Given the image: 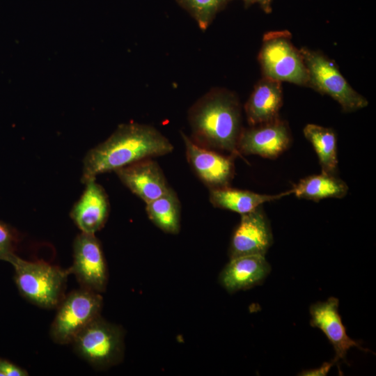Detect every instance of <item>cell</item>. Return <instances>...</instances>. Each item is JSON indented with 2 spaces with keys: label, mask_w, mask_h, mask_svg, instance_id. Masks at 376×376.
Instances as JSON below:
<instances>
[{
  "label": "cell",
  "mask_w": 376,
  "mask_h": 376,
  "mask_svg": "<svg viewBox=\"0 0 376 376\" xmlns=\"http://www.w3.org/2000/svg\"><path fill=\"white\" fill-rule=\"evenodd\" d=\"M270 271L265 256H238L230 258L220 274L219 281L228 292L233 293L260 284Z\"/></svg>",
  "instance_id": "15"
},
{
  "label": "cell",
  "mask_w": 376,
  "mask_h": 376,
  "mask_svg": "<svg viewBox=\"0 0 376 376\" xmlns=\"http://www.w3.org/2000/svg\"><path fill=\"white\" fill-rule=\"evenodd\" d=\"M229 0H176L178 3L196 20L202 30H205L216 15Z\"/></svg>",
  "instance_id": "21"
},
{
  "label": "cell",
  "mask_w": 376,
  "mask_h": 376,
  "mask_svg": "<svg viewBox=\"0 0 376 376\" xmlns=\"http://www.w3.org/2000/svg\"><path fill=\"white\" fill-rule=\"evenodd\" d=\"M115 172L120 181L146 203L162 196L171 188L161 168L151 158L134 162Z\"/></svg>",
  "instance_id": "13"
},
{
  "label": "cell",
  "mask_w": 376,
  "mask_h": 376,
  "mask_svg": "<svg viewBox=\"0 0 376 376\" xmlns=\"http://www.w3.org/2000/svg\"><path fill=\"white\" fill-rule=\"evenodd\" d=\"M102 306L99 292L83 288L72 292L59 304L50 328L52 340L61 345L72 343L80 331L100 315Z\"/></svg>",
  "instance_id": "7"
},
{
  "label": "cell",
  "mask_w": 376,
  "mask_h": 376,
  "mask_svg": "<svg viewBox=\"0 0 376 376\" xmlns=\"http://www.w3.org/2000/svg\"><path fill=\"white\" fill-rule=\"evenodd\" d=\"M246 4L258 3L266 13L272 10V3L273 0H243Z\"/></svg>",
  "instance_id": "25"
},
{
  "label": "cell",
  "mask_w": 376,
  "mask_h": 376,
  "mask_svg": "<svg viewBox=\"0 0 376 376\" xmlns=\"http://www.w3.org/2000/svg\"><path fill=\"white\" fill-rule=\"evenodd\" d=\"M193 139L198 145L240 155L237 143L242 132L241 108L231 92L214 88L201 97L189 111Z\"/></svg>",
  "instance_id": "2"
},
{
  "label": "cell",
  "mask_w": 376,
  "mask_h": 376,
  "mask_svg": "<svg viewBox=\"0 0 376 376\" xmlns=\"http://www.w3.org/2000/svg\"><path fill=\"white\" fill-rule=\"evenodd\" d=\"M15 271V282L20 294L42 308L58 306L70 270L42 261H28L14 254L8 261Z\"/></svg>",
  "instance_id": "3"
},
{
  "label": "cell",
  "mask_w": 376,
  "mask_h": 376,
  "mask_svg": "<svg viewBox=\"0 0 376 376\" xmlns=\"http://www.w3.org/2000/svg\"><path fill=\"white\" fill-rule=\"evenodd\" d=\"M76 353L93 367L103 370L120 363L124 354V333L100 315L72 342Z\"/></svg>",
  "instance_id": "4"
},
{
  "label": "cell",
  "mask_w": 376,
  "mask_h": 376,
  "mask_svg": "<svg viewBox=\"0 0 376 376\" xmlns=\"http://www.w3.org/2000/svg\"><path fill=\"white\" fill-rule=\"evenodd\" d=\"M291 194L292 189L278 194L267 195L226 187L210 189V201L214 207L242 215L253 211L264 203L276 201Z\"/></svg>",
  "instance_id": "17"
},
{
  "label": "cell",
  "mask_w": 376,
  "mask_h": 376,
  "mask_svg": "<svg viewBox=\"0 0 376 376\" xmlns=\"http://www.w3.org/2000/svg\"><path fill=\"white\" fill-rule=\"evenodd\" d=\"M28 372L15 363L0 358V376H27Z\"/></svg>",
  "instance_id": "23"
},
{
  "label": "cell",
  "mask_w": 376,
  "mask_h": 376,
  "mask_svg": "<svg viewBox=\"0 0 376 376\" xmlns=\"http://www.w3.org/2000/svg\"><path fill=\"white\" fill-rule=\"evenodd\" d=\"M339 301L336 297H329L324 301H318L310 307V324L320 329L334 347L335 364L339 367V361L347 363L346 357L348 350L353 347L364 352H369L358 342L348 336L338 312Z\"/></svg>",
  "instance_id": "11"
},
{
  "label": "cell",
  "mask_w": 376,
  "mask_h": 376,
  "mask_svg": "<svg viewBox=\"0 0 376 376\" xmlns=\"http://www.w3.org/2000/svg\"><path fill=\"white\" fill-rule=\"evenodd\" d=\"M290 141L288 125L277 118L248 129H242L237 150L240 155H256L274 159L289 147Z\"/></svg>",
  "instance_id": "10"
},
{
  "label": "cell",
  "mask_w": 376,
  "mask_h": 376,
  "mask_svg": "<svg viewBox=\"0 0 376 376\" xmlns=\"http://www.w3.org/2000/svg\"><path fill=\"white\" fill-rule=\"evenodd\" d=\"M273 242L269 221L260 205L241 215L229 248L230 258L249 256H265Z\"/></svg>",
  "instance_id": "9"
},
{
  "label": "cell",
  "mask_w": 376,
  "mask_h": 376,
  "mask_svg": "<svg viewBox=\"0 0 376 376\" xmlns=\"http://www.w3.org/2000/svg\"><path fill=\"white\" fill-rule=\"evenodd\" d=\"M299 52L308 72V86L329 95L345 112L354 111L368 104L367 100L347 83L331 60L307 48H301Z\"/></svg>",
  "instance_id": "6"
},
{
  "label": "cell",
  "mask_w": 376,
  "mask_h": 376,
  "mask_svg": "<svg viewBox=\"0 0 376 376\" xmlns=\"http://www.w3.org/2000/svg\"><path fill=\"white\" fill-rule=\"evenodd\" d=\"M299 198L319 201L328 198H341L348 191V186L336 175L322 173L306 177L292 188Z\"/></svg>",
  "instance_id": "18"
},
{
  "label": "cell",
  "mask_w": 376,
  "mask_h": 376,
  "mask_svg": "<svg viewBox=\"0 0 376 376\" xmlns=\"http://www.w3.org/2000/svg\"><path fill=\"white\" fill-rule=\"evenodd\" d=\"M85 189L70 212V217L82 233L95 234L107 221L109 203L104 188L90 179Z\"/></svg>",
  "instance_id": "14"
},
{
  "label": "cell",
  "mask_w": 376,
  "mask_h": 376,
  "mask_svg": "<svg viewBox=\"0 0 376 376\" xmlns=\"http://www.w3.org/2000/svg\"><path fill=\"white\" fill-rule=\"evenodd\" d=\"M17 234L8 225L0 221V260L8 262L14 255Z\"/></svg>",
  "instance_id": "22"
},
{
  "label": "cell",
  "mask_w": 376,
  "mask_h": 376,
  "mask_svg": "<svg viewBox=\"0 0 376 376\" xmlns=\"http://www.w3.org/2000/svg\"><path fill=\"white\" fill-rule=\"evenodd\" d=\"M187 161L199 178L211 189L228 187L234 175L232 156L202 147L182 133Z\"/></svg>",
  "instance_id": "12"
},
{
  "label": "cell",
  "mask_w": 376,
  "mask_h": 376,
  "mask_svg": "<svg viewBox=\"0 0 376 376\" xmlns=\"http://www.w3.org/2000/svg\"><path fill=\"white\" fill-rule=\"evenodd\" d=\"M173 150L169 140L155 127L139 123L122 124L104 142L86 153L81 180L85 183L99 174L165 155Z\"/></svg>",
  "instance_id": "1"
},
{
  "label": "cell",
  "mask_w": 376,
  "mask_h": 376,
  "mask_svg": "<svg viewBox=\"0 0 376 376\" xmlns=\"http://www.w3.org/2000/svg\"><path fill=\"white\" fill-rule=\"evenodd\" d=\"M258 60L264 77L299 86H308V72L299 50L290 41L287 31L267 33L263 41Z\"/></svg>",
  "instance_id": "5"
},
{
  "label": "cell",
  "mask_w": 376,
  "mask_h": 376,
  "mask_svg": "<svg viewBox=\"0 0 376 376\" xmlns=\"http://www.w3.org/2000/svg\"><path fill=\"white\" fill-rule=\"evenodd\" d=\"M281 82L264 77L254 87L245 106L251 126L265 123L278 117L282 105Z\"/></svg>",
  "instance_id": "16"
},
{
  "label": "cell",
  "mask_w": 376,
  "mask_h": 376,
  "mask_svg": "<svg viewBox=\"0 0 376 376\" xmlns=\"http://www.w3.org/2000/svg\"><path fill=\"white\" fill-rule=\"evenodd\" d=\"M334 364L335 363L333 360L329 362H324L319 368L303 370L299 375L303 376H324L327 375Z\"/></svg>",
  "instance_id": "24"
},
{
  "label": "cell",
  "mask_w": 376,
  "mask_h": 376,
  "mask_svg": "<svg viewBox=\"0 0 376 376\" xmlns=\"http://www.w3.org/2000/svg\"><path fill=\"white\" fill-rule=\"evenodd\" d=\"M83 288L105 290L108 274L101 244L95 234L81 232L73 244V264L69 269Z\"/></svg>",
  "instance_id": "8"
},
{
  "label": "cell",
  "mask_w": 376,
  "mask_h": 376,
  "mask_svg": "<svg viewBox=\"0 0 376 376\" xmlns=\"http://www.w3.org/2000/svg\"><path fill=\"white\" fill-rule=\"evenodd\" d=\"M146 204L148 218L154 224L165 233H178L180 228V204L171 188L162 196Z\"/></svg>",
  "instance_id": "20"
},
{
  "label": "cell",
  "mask_w": 376,
  "mask_h": 376,
  "mask_svg": "<svg viewBox=\"0 0 376 376\" xmlns=\"http://www.w3.org/2000/svg\"><path fill=\"white\" fill-rule=\"evenodd\" d=\"M303 132L317 154L322 172L336 175L338 158L335 132L331 128L315 124L306 125Z\"/></svg>",
  "instance_id": "19"
}]
</instances>
